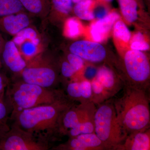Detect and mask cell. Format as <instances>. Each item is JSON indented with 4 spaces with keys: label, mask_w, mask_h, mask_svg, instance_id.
Returning <instances> with one entry per match:
<instances>
[{
    "label": "cell",
    "mask_w": 150,
    "mask_h": 150,
    "mask_svg": "<svg viewBox=\"0 0 150 150\" xmlns=\"http://www.w3.org/2000/svg\"><path fill=\"white\" fill-rule=\"evenodd\" d=\"M38 40H25L18 45L21 54L25 59H31L37 54Z\"/></svg>",
    "instance_id": "cell-22"
},
{
    "label": "cell",
    "mask_w": 150,
    "mask_h": 150,
    "mask_svg": "<svg viewBox=\"0 0 150 150\" xmlns=\"http://www.w3.org/2000/svg\"><path fill=\"white\" fill-rule=\"evenodd\" d=\"M100 83L109 98L114 96L123 86L113 71L106 67H102L97 71L94 77Z\"/></svg>",
    "instance_id": "cell-14"
},
{
    "label": "cell",
    "mask_w": 150,
    "mask_h": 150,
    "mask_svg": "<svg viewBox=\"0 0 150 150\" xmlns=\"http://www.w3.org/2000/svg\"><path fill=\"white\" fill-rule=\"evenodd\" d=\"M4 79L0 75V96H4Z\"/></svg>",
    "instance_id": "cell-35"
},
{
    "label": "cell",
    "mask_w": 150,
    "mask_h": 150,
    "mask_svg": "<svg viewBox=\"0 0 150 150\" xmlns=\"http://www.w3.org/2000/svg\"><path fill=\"white\" fill-rule=\"evenodd\" d=\"M71 1L73 3H74V4H77V3L83 1L84 0H71Z\"/></svg>",
    "instance_id": "cell-37"
},
{
    "label": "cell",
    "mask_w": 150,
    "mask_h": 150,
    "mask_svg": "<svg viewBox=\"0 0 150 150\" xmlns=\"http://www.w3.org/2000/svg\"><path fill=\"white\" fill-rule=\"evenodd\" d=\"M26 11L0 17V32L14 36L29 27L31 20Z\"/></svg>",
    "instance_id": "cell-12"
},
{
    "label": "cell",
    "mask_w": 150,
    "mask_h": 150,
    "mask_svg": "<svg viewBox=\"0 0 150 150\" xmlns=\"http://www.w3.org/2000/svg\"><path fill=\"white\" fill-rule=\"evenodd\" d=\"M67 92L68 98L70 100L81 103V98L80 88V82H72L67 84Z\"/></svg>",
    "instance_id": "cell-28"
},
{
    "label": "cell",
    "mask_w": 150,
    "mask_h": 150,
    "mask_svg": "<svg viewBox=\"0 0 150 150\" xmlns=\"http://www.w3.org/2000/svg\"><path fill=\"white\" fill-rule=\"evenodd\" d=\"M81 101V103L92 101V88L91 81L86 79L80 82Z\"/></svg>",
    "instance_id": "cell-27"
},
{
    "label": "cell",
    "mask_w": 150,
    "mask_h": 150,
    "mask_svg": "<svg viewBox=\"0 0 150 150\" xmlns=\"http://www.w3.org/2000/svg\"><path fill=\"white\" fill-rule=\"evenodd\" d=\"M93 102L73 105L64 112L61 123L62 135H66L67 131L74 128L79 123L93 119L96 110Z\"/></svg>",
    "instance_id": "cell-8"
},
{
    "label": "cell",
    "mask_w": 150,
    "mask_h": 150,
    "mask_svg": "<svg viewBox=\"0 0 150 150\" xmlns=\"http://www.w3.org/2000/svg\"><path fill=\"white\" fill-rule=\"evenodd\" d=\"M93 0H84L75 4L73 7L74 13L79 18L83 20H91L94 18L93 12L91 7L93 4Z\"/></svg>",
    "instance_id": "cell-17"
},
{
    "label": "cell",
    "mask_w": 150,
    "mask_h": 150,
    "mask_svg": "<svg viewBox=\"0 0 150 150\" xmlns=\"http://www.w3.org/2000/svg\"><path fill=\"white\" fill-rule=\"evenodd\" d=\"M123 96L113 102L116 116L127 134L149 129V102L146 90L124 86Z\"/></svg>",
    "instance_id": "cell-2"
},
{
    "label": "cell",
    "mask_w": 150,
    "mask_h": 150,
    "mask_svg": "<svg viewBox=\"0 0 150 150\" xmlns=\"http://www.w3.org/2000/svg\"><path fill=\"white\" fill-rule=\"evenodd\" d=\"M113 32L115 37L123 42H128L131 39V33L125 23L121 21L115 23Z\"/></svg>",
    "instance_id": "cell-26"
},
{
    "label": "cell",
    "mask_w": 150,
    "mask_h": 150,
    "mask_svg": "<svg viewBox=\"0 0 150 150\" xmlns=\"http://www.w3.org/2000/svg\"><path fill=\"white\" fill-rule=\"evenodd\" d=\"M124 64L128 79L124 86L146 90L149 86L150 75L146 56L142 51L131 50L125 54Z\"/></svg>",
    "instance_id": "cell-5"
},
{
    "label": "cell",
    "mask_w": 150,
    "mask_h": 150,
    "mask_svg": "<svg viewBox=\"0 0 150 150\" xmlns=\"http://www.w3.org/2000/svg\"><path fill=\"white\" fill-rule=\"evenodd\" d=\"M70 53L79 56L83 60L98 63L106 58L105 48L98 42L88 40H79L71 44Z\"/></svg>",
    "instance_id": "cell-9"
},
{
    "label": "cell",
    "mask_w": 150,
    "mask_h": 150,
    "mask_svg": "<svg viewBox=\"0 0 150 150\" xmlns=\"http://www.w3.org/2000/svg\"><path fill=\"white\" fill-rule=\"evenodd\" d=\"M66 33L67 36L75 38L79 35L80 27L79 22L74 18L68 20L66 26Z\"/></svg>",
    "instance_id": "cell-30"
},
{
    "label": "cell",
    "mask_w": 150,
    "mask_h": 150,
    "mask_svg": "<svg viewBox=\"0 0 150 150\" xmlns=\"http://www.w3.org/2000/svg\"><path fill=\"white\" fill-rule=\"evenodd\" d=\"M98 105L94 117L95 134L107 150H115L127 134L118 122L113 102L108 100Z\"/></svg>",
    "instance_id": "cell-4"
},
{
    "label": "cell",
    "mask_w": 150,
    "mask_h": 150,
    "mask_svg": "<svg viewBox=\"0 0 150 150\" xmlns=\"http://www.w3.org/2000/svg\"><path fill=\"white\" fill-rule=\"evenodd\" d=\"M67 61L76 72L79 71L83 67V59L75 54L71 53L68 54L67 57Z\"/></svg>",
    "instance_id": "cell-31"
},
{
    "label": "cell",
    "mask_w": 150,
    "mask_h": 150,
    "mask_svg": "<svg viewBox=\"0 0 150 150\" xmlns=\"http://www.w3.org/2000/svg\"><path fill=\"white\" fill-rule=\"evenodd\" d=\"M115 150H150V129L129 134Z\"/></svg>",
    "instance_id": "cell-13"
},
{
    "label": "cell",
    "mask_w": 150,
    "mask_h": 150,
    "mask_svg": "<svg viewBox=\"0 0 150 150\" xmlns=\"http://www.w3.org/2000/svg\"><path fill=\"white\" fill-rule=\"evenodd\" d=\"M131 49L139 51H146L149 48V45L145 41L142 33H138L133 37L131 43Z\"/></svg>",
    "instance_id": "cell-29"
},
{
    "label": "cell",
    "mask_w": 150,
    "mask_h": 150,
    "mask_svg": "<svg viewBox=\"0 0 150 150\" xmlns=\"http://www.w3.org/2000/svg\"><path fill=\"white\" fill-rule=\"evenodd\" d=\"M0 54L3 65L11 72L20 74L27 66V62L13 40L5 42Z\"/></svg>",
    "instance_id": "cell-10"
},
{
    "label": "cell",
    "mask_w": 150,
    "mask_h": 150,
    "mask_svg": "<svg viewBox=\"0 0 150 150\" xmlns=\"http://www.w3.org/2000/svg\"><path fill=\"white\" fill-rule=\"evenodd\" d=\"M93 13L95 17L100 19L107 15L108 12L106 9L104 7H100L98 8L95 12H93Z\"/></svg>",
    "instance_id": "cell-33"
},
{
    "label": "cell",
    "mask_w": 150,
    "mask_h": 150,
    "mask_svg": "<svg viewBox=\"0 0 150 150\" xmlns=\"http://www.w3.org/2000/svg\"><path fill=\"white\" fill-rule=\"evenodd\" d=\"M97 73V71L93 68H89L86 71L85 75L87 76L92 77L93 78L95 76Z\"/></svg>",
    "instance_id": "cell-34"
},
{
    "label": "cell",
    "mask_w": 150,
    "mask_h": 150,
    "mask_svg": "<svg viewBox=\"0 0 150 150\" xmlns=\"http://www.w3.org/2000/svg\"><path fill=\"white\" fill-rule=\"evenodd\" d=\"M25 10L31 15L44 19L48 18L50 0H19Z\"/></svg>",
    "instance_id": "cell-16"
},
{
    "label": "cell",
    "mask_w": 150,
    "mask_h": 150,
    "mask_svg": "<svg viewBox=\"0 0 150 150\" xmlns=\"http://www.w3.org/2000/svg\"><path fill=\"white\" fill-rule=\"evenodd\" d=\"M25 11L19 0H0V17Z\"/></svg>",
    "instance_id": "cell-19"
},
{
    "label": "cell",
    "mask_w": 150,
    "mask_h": 150,
    "mask_svg": "<svg viewBox=\"0 0 150 150\" xmlns=\"http://www.w3.org/2000/svg\"><path fill=\"white\" fill-rule=\"evenodd\" d=\"M92 101L95 104H99L106 101L109 98L100 83L95 78L92 79Z\"/></svg>",
    "instance_id": "cell-20"
},
{
    "label": "cell",
    "mask_w": 150,
    "mask_h": 150,
    "mask_svg": "<svg viewBox=\"0 0 150 150\" xmlns=\"http://www.w3.org/2000/svg\"><path fill=\"white\" fill-rule=\"evenodd\" d=\"M93 133H94V118L79 123L74 128L67 131L66 135H68L71 138L81 134Z\"/></svg>",
    "instance_id": "cell-21"
},
{
    "label": "cell",
    "mask_w": 150,
    "mask_h": 150,
    "mask_svg": "<svg viewBox=\"0 0 150 150\" xmlns=\"http://www.w3.org/2000/svg\"><path fill=\"white\" fill-rule=\"evenodd\" d=\"M61 72L64 77L69 78L72 76L76 71L67 61L62 63L61 66Z\"/></svg>",
    "instance_id": "cell-32"
},
{
    "label": "cell",
    "mask_w": 150,
    "mask_h": 150,
    "mask_svg": "<svg viewBox=\"0 0 150 150\" xmlns=\"http://www.w3.org/2000/svg\"><path fill=\"white\" fill-rule=\"evenodd\" d=\"M5 42V41L4 40V38H3L2 36L1 33H0V52H1L2 49Z\"/></svg>",
    "instance_id": "cell-36"
},
{
    "label": "cell",
    "mask_w": 150,
    "mask_h": 150,
    "mask_svg": "<svg viewBox=\"0 0 150 150\" xmlns=\"http://www.w3.org/2000/svg\"><path fill=\"white\" fill-rule=\"evenodd\" d=\"M119 18L118 13H112L93 25L91 30L93 39L96 42L103 41Z\"/></svg>",
    "instance_id": "cell-15"
},
{
    "label": "cell",
    "mask_w": 150,
    "mask_h": 150,
    "mask_svg": "<svg viewBox=\"0 0 150 150\" xmlns=\"http://www.w3.org/2000/svg\"><path fill=\"white\" fill-rule=\"evenodd\" d=\"M58 150H103L106 147L95 133L81 134L70 138L65 143L57 147Z\"/></svg>",
    "instance_id": "cell-11"
},
{
    "label": "cell",
    "mask_w": 150,
    "mask_h": 150,
    "mask_svg": "<svg viewBox=\"0 0 150 150\" xmlns=\"http://www.w3.org/2000/svg\"><path fill=\"white\" fill-rule=\"evenodd\" d=\"M103 1L106 2H111L113 0H103Z\"/></svg>",
    "instance_id": "cell-38"
},
{
    "label": "cell",
    "mask_w": 150,
    "mask_h": 150,
    "mask_svg": "<svg viewBox=\"0 0 150 150\" xmlns=\"http://www.w3.org/2000/svg\"><path fill=\"white\" fill-rule=\"evenodd\" d=\"M123 17L127 21L133 23L137 19V4L135 0H118Z\"/></svg>",
    "instance_id": "cell-18"
},
{
    "label": "cell",
    "mask_w": 150,
    "mask_h": 150,
    "mask_svg": "<svg viewBox=\"0 0 150 150\" xmlns=\"http://www.w3.org/2000/svg\"><path fill=\"white\" fill-rule=\"evenodd\" d=\"M7 96L14 109V114L23 109L54 103L66 98L63 92L21 82L8 91Z\"/></svg>",
    "instance_id": "cell-3"
},
{
    "label": "cell",
    "mask_w": 150,
    "mask_h": 150,
    "mask_svg": "<svg viewBox=\"0 0 150 150\" xmlns=\"http://www.w3.org/2000/svg\"><path fill=\"white\" fill-rule=\"evenodd\" d=\"M50 11L67 15L73 10L74 3L71 0H50Z\"/></svg>",
    "instance_id": "cell-23"
},
{
    "label": "cell",
    "mask_w": 150,
    "mask_h": 150,
    "mask_svg": "<svg viewBox=\"0 0 150 150\" xmlns=\"http://www.w3.org/2000/svg\"><path fill=\"white\" fill-rule=\"evenodd\" d=\"M8 104L3 96H0V139L9 130L7 123Z\"/></svg>",
    "instance_id": "cell-24"
},
{
    "label": "cell",
    "mask_w": 150,
    "mask_h": 150,
    "mask_svg": "<svg viewBox=\"0 0 150 150\" xmlns=\"http://www.w3.org/2000/svg\"><path fill=\"white\" fill-rule=\"evenodd\" d=\"M73 105L67 97L52 104L23 109L15 113L13 126L48 145L62 135V116Z\"/></svg>",
    "instance_id": "cell-1"
},
{
    "label": "cell",
    "mask_w": 150,
    "mask_h": 150,
    "mask_svg": "<svg viewBox=\"0 0 150 150\" xmlns=\"http://www.w3.org/2000/svg\"><path fill=\"white\" fill-rule=\"evenodd\" d=\"M48 145L14 126L0 139V150H46Z\"/></svg>",
    "instance_id": "cell-6"
},
{
    "label": "cell",
    "mask_w": 150,
    "mask_h": 150,
    "mask_svg": "<svg viewBox=\"0 0 150 150\" xmlns=\"http://www.w3.org/2000/svg\"><path fill=\"white\" fill-rule=\"evenodd\" d=\"M37 33L30 26L25 28L15 35L13 40L17 46L25 40H38Z\"/></svg>",
    "instance_id": "cell-25"
},
{
    "label": "cell",
    "mask_w": 150,
    "mask_h": 150,
    "mask_svg": "<svg viewBox=\"0 0 150 150\" xmlns=\"http://www.w3.org/2000/svg\"><path fill=\"white\" fill-rule=\"evenodd\" d=\"M20 74L23 82L45 88L54 89L58 82L56 71L47 62L27 64Z\"/></svg>",
    "instance_id": "cell-7"
}]
</instances>
